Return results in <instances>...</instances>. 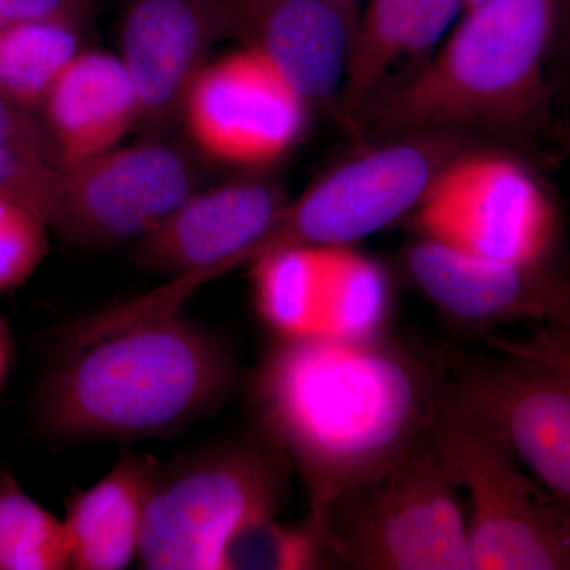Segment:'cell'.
I'll return each instance as SVG.
<instances>
[{
    "label": "cell",
    "mask_w": 570,
    "mask_h": 570,
    "mask_svg": "<svg viewBox=\"0 0 570 570\" xmlns=\"http://www.w3.org/2000/svg\"><path fill=\"white\" fill-rule=\"evenodd\" d=\"M442 396L441 362L382 335L279 337L253 381L262 430L298 472L307 515L322 524L341 493L384 474L430 436Z\"/></svg>",
    "instance_id": "1"
},
{
    "label": "cell",
    "mask_w": 570,
    "mask_h": 570,
    "mask_svg": "<svg viewBox=\"0 0 570 570\" xmlns=\"http://www.w3.org/2000/svg\"><path fill=\"white\" fill-rule=\"evenodd\" d=\"M568 0H480L433 55L393 81L352 121L390 140L461 127L520 132L549 110L546 63Z\"/></svg>",
    "instance_id": "2"
},
{
    "label": "cell",
    "mask_w": 570,
    "mask_h": 570,
    "mask_svg": "<svg viewBox=\"0 0 570 570\" xmlns=\"http://www.w3.org/2000/svg\"><path fill=\"white\" fill-rule=\"evenodd\" d=\"M234 377L224 344L179 313L61 346L41 419L69 441L164 436L213 411Z\"/></svg>",
    "instance_id": "3"
},
{
    "label": "cell",
    "mask_w": 570,
    "mask_h": 570,
    "mask_svg": "<svg viewBox=\"0 0 570 570\" xmlns=\"http://www.w3.org/2000/svg\"><path fill=\"white\" fill-rule=\"evenodd\" d=\"M291 469L264 430L159 464L142 524L141 568L223 570L232 535L281 508Z\"/></svg>",
    "instance_id": "4"
},
{
    "label": "cell",
    "mask_w": 570,
    "mask_h": 570,
    "mask_svg": "<svg viewBox=\"0 0 570 570\" xmlns=\"http://www.w3.org/2000/svg\"><path fill=\"white\" fill-rule=\"evenodd\" d=\"M456 490L430 434L330 504L324 527L333 557L365 570H472Z\"/></svg>",
    "instance_id": "5"
},
{
    "label": "cell",
    "mask_w": 570,
    "mask_h": 570,
    "mask_svg": "<svg viewBox=\"0 0 570 570\" xmlns=\"http://www.w3.org/2000/svg\"><path fill=\"white\" fill-rule=\"evenodd\" d=\"M434 448L469 498L472 570H570V508L445 392Z\"/></svg>",
    "instance_id": "6"
},
{
    "label": "cell",
    "mask_w": 570,
    "mask_h": 570,
    "mask_svg": "<svg viewBox=\"0 0 570 570\" xmlns=\"http://www.w3.org/2000/svg\"><path fill=\"white\" fill-rule=\"evenodd\" d=\"M498 355L450 351V400L570 508V333L499 344Z\"/></svg>",
    "instance_id": "7"
},
{
    "label": "cell",
    "mask_w": 570,
    "mask_h": 570,
    "mask_svg": "<svg viewBox=\"0 0 570 570\" xmlns=\"http://www.w3.org/2000/svg\"><path fill=\"white\" fill-rule=\"evenodd\" d=\"M381 142L288 202L254 262L284 247L354 246L415 212L445 165L460 156L459 141L448 130Z\"/></svg>",
    "instance_id": "8"
},
{
    "label": "cell",
    "mask_w": 570,
    "mask_h": 570,
    "mask_svg": "<svg viewBox=\"0 0 570 570\" xmlns=\"http://www.w3.org/2000/svg\"><path fill=\"white\" fill-rule=\"evenodd\" d=\"M415 219L425 238L494 262L549 261L557 217L524 165L497 153L456 156L434 179Z\"/></svg>",
    "instance_id": "9"
},
{
    "label": "cell",
    "mask_w": 570,
    "mask_h": 570,
    "mask_svg": "<svg viewBox=\"0 0 570 570\" xmlns=\"http://www.w3.org/2000/svg\"><path fill=\"white\" fill-rule=\"evenodd\" d=\"M309 105L272 59L243 47L206 63L187 91L181 118L213 159L257 167L294 148Z\"/></svg>",
    "instance_id": "10"
},
{
    "label": "cell",
    "mask_w": 570,
    "mask_h": 570,
    "mask_svg": "<svg viewBox=\"0 0 570 570\" xmlns=\"http://www.w3.org/2000/svg\"><path fill=\"white\" fill-rule=\"evenodd\" d=\"M63 238L86 246L140 239L197 193L189 157L164 141H142L66 167Z\"/></svg>",
    "instance_id": "11"
},
{
    "label": "cell",
    "mask_w": 570,
    "mask_h": 570,
    "mask_svg": "<svg viewBox=\"0 0 570 570\" xmlns=\"http://www.w3.org/2000/svg\"><path fill=\"white\" fill-rule=\"evenodd\" d=\"M407 268L420 291L463 324L535 322L570 333V277L549 261H487L423 236L409 250Z\"/></svg>",
    "instance_id": "12"
},
{
    "label": "cell",
    "mask_w": 570,
    "mask_h": 570,
    "mask_svg": "<svg viewBox=\"0 0 570 570\" xmlns=\"http://www.w3.org/2000/svg\"><path fill=\"white\" fill-rule=\"evenodd\" d=\"M227 37L214 0H127L119 58L137 91L138 121L159 130L181 116L214 45Z\"/></svg>",
    "instance_id": "13"
},
{
    "label": "cell",
    "mask_w": 570,
    "mask_h": 570,
    "mask_svg": "<svg viewBox=\"0 0 570 570\" xmlns=\"http://www.w3.org/2000/svg\"><path fill=\"white\" fill-rule=\"evenodd\" d=\"M228 33L291 78L307 102L337 105L355 24L326 0H214Z\"/></svg>",
    "instance_id": "14"
},
{
    "label": "cell",
    "mask_w": 570,
    "mask_h": 570,
    "mask_svg": "<svg viewBox=\"0 0 570 570\" xmlns=\"http://www.w3.org/2000/svg\"><path fill=\"white\" fill-rule=\"evenodd\" d=\"M249 266L255 307L277 336L347 340L346 247H284Z\"/></svg>",
    "instance_id": "15"
},
{
    "label": "cell",
    "mask_w": 570,
    "mask_h": 570,
    "mask_svg": "<svg viewBox=\"0 0 570 570\" xmlns=\"http://www.w3.org/2000/svg\"><path fill=\"white\" fill-rule=\"evenodd\" d=\"M463 10L464 0H367L352 37L340 99L347 126L387 88L400 63L415 69L433 55Z\"/></svg>",
    "instance_id": "16"
},
{
    "label": "cell",
    "mask_w": 570,
    "mask_h": 570,
    "mask_svg": "<svg viewBox=\"0 0 570 570\" xmlns=\"http://www.w3.org/2000/svg\"><path fill=\"white\" fill-rule=\"evenodd\" d=\"M43 122L63 168L116 148L140 118L137 91L119 56L81 51L45 100Z\"/></svg>",
    "instance_id": "17"
},
{
    "label": "cell",
    "mask_w": 570,
    "mask_h": 570,
    "mask_svg": "<svg viewBox=\"0 0 570 570\" xmlns=\"http://www.w3.org/2000/svg\"><path fill=\"white\" fill-rule=\"evenodd\" d=\"M159 461L127 453L88 490L67 501L71 569L121 570L140 553L146 509Z\"/></svg>",
    "instance_id": "18"
},
{
    "label": "cell",
    "mask_w": 570,
    "mask_h": 570,
    "mask_svg": "<svg viewBox=\"0 0 570 570\" xmlns=\"http://www.w3.org/2000/svg\"><path fill=\"white\" fill-rule=\"evenodd\" d=\"M81 22L47 18L0 32V96L41 111L52 86L81 50Z\"/></svg>",
    "instance_id": "19"
},
{
    "label": "cell",
    "mask_w": 570,
    "mask_h": 570,
    "mask_svg": "<svg viewBox=\"0 0 570 570\" xmlns=\"http://www.w3.org/2000/svg\"><path fill=\"white\" fill-rule=\"evenodd\" d=\"M63 569H71L66 523L0 475V570Z\"/></svg>",
    "instance_id": "20"
},
{
    "label": "cell",
    "mask_w": 570,
    "mask_h": 570,
    "mask_svg": "<svg viewBox=\"0 0 570 570\" xmlns=\"http://www.w3.org/2000/svg\"><path fill=\"white\" fill-rule=\"evenodd\" d=\"M336 562L325 528L307 515L284 524L276 513L257 517L232 535L223 553V570H305Z\"/></svg>",
    "instance_id": "21"
},
{
    "label": "cell",
    "mask_w": 570,
    "mask_h": 570,
    "mask_svg": "<svg viewBox=\"0 0 570 570\" xmlns=\"http://www.w3.org/2000/svg\"><path fill=\"white\" fill-rule=\"evenodd\" d=\"M0 197L31 209L62 235L67 217L66 168L39 154L20 148H0Z\"/></svg>",
    "instance_id": "22"
},
{
    "label": "cell",
    "mask_w": 570,
    "mask_h": 570,
    "mask_svg": "<svg viewBox=\"0 0 570 570\" xmlns=\"http://www.w3.org/2000/svg\"><path fill=\"white\" fill-rule=\"evenodd\" d=\"M50 227L31 209L0 197V294L20 287L48 253Z\"/></svg>",
    "instance_id": "23"
},
{
    "label": "cell",
    "mask_w": 570,
    "mask_h": 570,
    "mask_svg": "<svg viewBox=\"0 0 570 570\" xmlns=\"http://www.w3.org/2000/svg\"><path fill=\"white\" fill-rule=\"evenodd\" d=\"M0 148L28 149L63 168L62 156L43 119L0 96Z\"/></svg>",
    "instance_id": "24"
},
{
    "label": "cell",
    "mask_w": 570,
    "mask_h": 570,
    "mask_svg": "<svg viewBox=\"0 0 570 570\" xmlns=\"http://www.w3.org/2000/svg\"><path fill=\"white\" fill-rule=\"evenodd\" d=\"M91 10V0H0V32L21 22L47 18H62L82 24Z\"/></svg>",
    "instance_id": "25"
},
{
    "label": "cell",
    "mask_w": 570,
    "mask_h": 570,
    "mask_svg": "<svg viewBox=\"0 0 570 570\" xmlns=\"http://www.w3.org/2000/svg\"><path fill=\"white\" fill-rule=\"evenodd\" d=\"M11 355L10 335L7 326L0 321V390L6 382L7 373H9Z\"/></svg>",
    "instance_id": "26"
},
{
    "label": "cell",
    "mask_w": 570,
    "mask_h": 570,
    "mask_svg": "<svg viewBox=\"0 0 570 570\" xmlns=\"http://www.w3.org/2000/svg\"><path fill=\"white\" fill-rule=\"evenodd\" d=\"M326 2L343 10L344 13L351 18L356 28V22H358L360 14H362L363 10V0H326Z\"/></svg>",
    "instance_id": "27"
},
{
    "label": "cell",
    "mask_w": 570,
    "mask_h": 570,
    "mask_svg": "<svg viewBox=\"0 0 570 570\" xmlns=\"http://www.w3.org/2000/svg\"><path fill=\"white\" fill-rule=\"evenodd\" d=\"M562 24H566V28H568L570 40V0H568V3H566L564 21H562Z\"/></svg>",
    "instance_id": "28"
},
{
    "label": "cell",
    "mask_w": 570,
    "mask_h": 570,
    "mask_svg": "<svg viewBox=\"0 0 570 570\" xmlns=\"http://www.w3.org/2000/svg\"><path fill=\"white\" fill-rule=\"evenodd\" d=\"M478 2H480V0H464V10L469 9V7L475 6Z\"/></svg>",
    "instance_id": "29"
}]
</instances>
